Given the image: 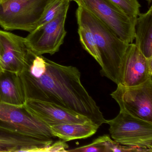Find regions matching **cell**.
Returning <instances> with one entry per match:
<instances>
[{
    "label": "cell",
    "mask_w": 152,
    "mask_h": 152,
    "mask_svg": "<svg viewBox=\"0 0 152 152\" xmlns=\"http://www.w3.org/2000/svg\"><path fill=\"white\" fill-rule=\"evenodd\" d=\"M24 108L32 116L49 127L68 123H83L90 121L88 117L55 103L27 99Z\"/></svg>",
    "instance_id": "30bf717a"
},
{
    "label": "cell",
    "mask_w": 152,
    "mask_h": 152,
    "mask_svg": "<svg viewBox=\"0 0 152 152\" xmlns=\"http://www.w3.org/2000/svg\"><path fill=\"white\" fill-rule=\"evenodd\" d=\"M89 11L111 29L122 40L129 44L135 39L137 18L125 14L109 0H72Z\"/></svg>",
    "instance_id": "5b68a950"
},
{
    "label": "cell",
    "mask_w": 152,
    "mask_h": 152,
    "mask_svg": "<svg viewBox=\"0 0 152 152\" xmlns=\"http://www.w3.org/2000/svg\"><path fill=\"white\" fill-rule=\"evenodd\" d=\"M111 94L120 109L147 121L152 122V78L133 87L117 84Z\"/></svg>",
    "instance_id": "8992f818"
},
{
    "label": "cell",
    "mask_w": 152,
    "mask_h": 152,
    "mask_svg": "<svg viewBox=\"0 0 152 152\" xmlns=\"http://www.w3.org/2000/svg\"><path fill=\"white\" fill-rule=\"evenodd\" d=\"M68 9L50 22L37 27L25 38L28 47L34 55H53L59 51L66 34L65 23Z\"/></svg>",
    "instance_id": "52a82bcc"
},
{
    "label": "cell",
    "mask_w": 152,
    "mask_h": 152,
    "mask_svg": "<svg viewBox=\"0 0 152 152\" xmlns=\"http://www.w3.org/2000/svg\"><path fill=\"white\" fill-rule=\"evenodd\" d=\"M135 39V45L145 57L152 58V6L136 18Z\"/></svg>",
    "instance_id": "9a60e30c"
},
{
    "label": "cell",
    "mask_w": 152,
    "mask_h": 152,
    "mask_svg": "<svg viewBox=\"0 0 152 152\" xmlns=\"http://www.w3.org/2000/svg\"></svg>",
    "instance_id": "cb8c5ba5"
},
{
    "label": "cell",
    "mask_w": 152,
    "mask_h": 152,
    "mask_svg": "<svg viewBox=\"0 0 152 152\" xmlns=\"http://www.w3.org/2000/svg\"><path fill=\"white\" fill-rule=\"evenodd\" d=\"M99 126L91 121L83 123H68L50 126L51 134L67 142L76 139L87 138L96 132Z\"/></svg>",
    "instance_id": "5bb4252c"
},
{
    "label": "cell",
    "mask_w": 152,
    "mask_h": 152,
    "mask_svg": "<svg viewBox=\"0 0 152 152\" xmlns=\"http://www.w3.org/2000/svg\"><path fill=\"white\" fill-rule=\"evenodd\" d=\"M19 76L27 99L55 103L88 117L99 127L107 123L83 85L76 67L62 65L45 57V60L34 62Z\"/></svg>",
    "instance_id": "6da1fadb"
},
{
    "label": "cell",
    "mask_w": 152,
    "mask_h": 152,
    "mask_svg": "<svg viewBox=\"0 0 152 152\" xmlns=\"http://www.w3.org/2000/svg\"><path fill=\"white\" fill-rule=\"evenodd\" d=\"M151 78L152 58H147L135 43H129L122 62L119 83L126 87H133Z\"/></svg>",
    "instance_id": "9c48e42d"
},
{
    "label": "cell",
    "mask_w": 152,
    "mask_h": 152,
    "mask_svg": "<svg viewBox=\"0 0 152 152\" xmlns=\"http://www.w3.org/2000/svg\"><path fill=\"white\" fill-rule=\"evenodd\" d=\"M146 1L148 2L149 4H150L151 2H152V0H146Z\"/></svg>",
    "instance_id": "603a6c76"
},
{
    "label": "cell",
    "mask_w": 152,
    "mask_h": 152,
    "mask_svg": "<svg viewBox=\"0 0 152 152\" xmlns=\"http://www.w3.org/2000/svg\"><path fill=\"white\" fill-rule=\"evenodd\" d=\"M9 1V0H0V4L4 3V2H6V1Z\"/></svg>",
    "instance_id": "7402d4cb"
},
{
    "label": "cell",
    "mask_w": 152,
    "mask_h": 152,
    "mask_svg": "<svg viewBox=\"0 0 152 152\" xmlns=\"http://www.w3.org/2000/svg\"><path fill=\"white\" fill-rule=\"evenodd\" d=\"M121 9L128 16L137 18L140 14V5L137 0H109Z\"/></svg>",
    "instance_id": "d6986e66"
},
{
    "label": "cell",
    "mask_w": 152,
    "mask_h": 152,
    "mask_svg": "<svg viewBox=\"0 0 152 152\" xmlns=\"http://www.w3.org/2000/svg\"><path fill=\"white\" fill-rule=\"evenodd\" d=\"M0 127L41 139H52L50 127L39 121L23 107L0 101Z\"/></svg>",
    "instance_id": "ba28073f"
},
{
    "label": "cell",
    "mask_w": 152,
    "mask_h": 152,
    "mask_svg": "<svg viewBox=\"0 0 152 152\" xmlns=\"http://www.w3.org/2000/svg\"><path fill=\"white\" fill-rule=\"evenodd\" d=\"M53 0H9L0 4V26L31 32Z\"/></svg>",
    "instance_id": "3957f363"
},
{
    "label": "cell",
    "mask_w": 152,
    "mask_h": 152,
    "mask_svg": "<svg viewBox=\"0 0 152 152\" xmlns=\"http://www.w3.org/2000/svg\"><path fill=\"white\" fill-rule=\"evenodd\" d=\"M3 53V47L1 39L0 38V74L5 71L2 63V55Z\"/></svg>",
    "instance_id": "44dd1931"
},
{
    "label": "cell",
    "mask_w": 152,
    "mask_h": 152,
    "mask_svg": "<svg viewBox=\"0 0 152 152\" xmlns=\"http://www.w3.org/2000/svg\"><path fill=\"white\" fill-rule=\"evenodd\" d=\"M69 146L64 140H58L53 142L51 145L45 147L42 149L41 152H67Z\"/></svg>",
    "instance_id": "ffe728a7"
},
{
    "label": "cell",
    "mask_w": 152,
    "mask_h": 152,
    "mask_svg": "<svg viewBox=\"0 0 152 152\" xmlns=\"http://www.w3.org/2000/svg\"><path fill=\"white\" fill-rule=\"evenodd\" d=\"M53 139L36 138L0 127V152H41Z\"/></svg>",
    "instance_id": "7c38bea8"
},
{
    "label": "cell",
    "mask_w": 152,
    "mask_h": 152,
    "mask_svg": "<svg viewBox=\"0 0 152 152\" xmlns=\"http://www.w3.org/2000/svg\"><path fill=\"white\" fill-rule=\"evenodd\" d=\"M0 38L3 47L4 70L19 75L34 54L28 47L25 38L1 30Z\"/></svg>",
    "instance_id": "8fae6325"
},
{
    "label": "cell",
    "mask_w": 152,
    "mask_h": 152,
    "mask_svg": "<svg viewBox=\"0 0 152 152\" xmlns=\"http://www.w3.org/2000/svg\"><path fill=\"white\" fill-rule=\"evenodd\" d=\"M77 23L78 34L83 48L91 56H92L99 65L101 66L102 61L101 56L93 34L89 27L85 24L80 21H77Z\"/></svg>",
    "instance_id": "2e32d148"
},
{
    "label": "cell",
    "mask_w": 152,
    "mask_h": 152,
    "mask_svg": "<svg viewBox=\"0 0 152 152\" xmlns=\"http://www.w3.org/2000/svg\"><path fill=\"white\" fill-rule=\"evenodd\" d=\"M26 99L19 75L5 71L0 74V101L23 107Z\"/></svg>",
    "instance_id": "4fadbf2b"
},
{
    "label": "cell",
    "mask_w": 152,
    "mask_h": 152,
    "mask_svg": "<svg viewBox=\"0 0 152 152\" xmlns=\"http://www.w3.org/2000/svg\"><path fill=\"white\" fill-rule=\"evenodd\" d=\"M113 140L109 136L104 135L93 140L92 143L67 150L72 152H110Z\"/></svg>",
    "instance_id": "ac0fdd59"
},
{
    "label": "cell",
    "mask_w": 152,
    "mask_h": 152,
    "mask_svg": "<svg viewBox=\"0 0 152 152\" xmlns=\"http://www.w3.org/2000/svg\"><path fill=\"white\" fill-rule=\"evenodd\" d=\"M114 141L125 145L152 150V122L120 109L116 117L107 120Z\"/></svg>",
    "instance_id": "277c9868"
},
{
    "label": "cell",
    "mask_w": 152,
    "mask_h": 152,
    "mask_svg": "<svg viewBox=\"0 0 152 152\" xmlns=\"http://www.w3.org/2000/svg\"><path fill=\"white\" fill-rule=\"evenodd\" d=\"M71 1L72 0H53L38 22L37 28L50 22L64 10L69 8Z\"/></svg>",
    "instance_id": "e0dca14e"
},
{
    "label": "cell",
    "mask_w": 152,
    "mask_h": 152,
    "mask_svg": "<svg viewBox=\"0 0 152 152\" xmlns=\"http://www.w3.org/2000/svg\"><path fill=\"white\" fill-rule=\"evenodd\" d=\"M75 14L77 21L88 26L93 34L102 61L101 75L119 84L122 62L129 44L83 7L78 6Z\"/></svg>",
    "instance_id": "7a4b0ae2"
}]
</instances>
